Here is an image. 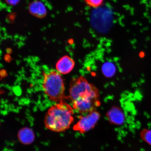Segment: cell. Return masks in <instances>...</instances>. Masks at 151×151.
<instances>
[{"label":"cell","instance_id":"1","mask_svg":"<svg viewBox=\"0 0 151 151\" xmlns=\"http://www.w3.org/2000/svg\"><path fill=\"white\" fill-rule=\"evenodd\" d=\"M73 108L65 101L52 106L45 119V126L50 131L60 132L69 128L74 121Z\"/></svg>","mask_w":151,"mask_h":151},{"label":"cell","instance_id":"2","mask_svg":"<svg viewBox=\"0 0 151 151\" xmlns=\"http://www.w3.org/2000/svg\"><path fill=\"white\" fill-rule=\"evenodd\" d=\"M60 73L55 70L44 73L42 85L45 93L57 103L64 101L65 99V84Z\"/></svg>","mask_w":151,"mask_h":151},{"label":"cell","instance_id":"3","mask_svg":"<svg viewBox=\"0 0 151 151\" xmlns=\"http://www.w3.org/2000/svg\"><path fill=\"white\" fill-rule=\"evenodd\" d=\"M69 99L73 102L80 98L99 99V90L82 76L73 78L71 81Z\"/></svg>","mask_w":151,"mask_h":151},{"label":"cell","instance_id":"4","mask_svg":"<svg viewBox=\"0 0 151 151\" xmlns=\"http://www.w3.org/2000/svg\"><path fill=\"white\" fill-rule=\"evenodd\" d=\"M100 116L99 113L96 110L81 116L78 122L73 126V130L81 133L89 131L95 127Z\"/></svg>","mask_w":151,"mask_h":151},{"label":"cell","instance_id":"5","mask_svg":"<svg viewBox=\"0 0 151 151\" xmlns=\"http://www.w3.org/2000/svg\"><path fill=\"white\" fill-rule=\"evenodd\" d=\"M73 103V109L81 114H85L96 110L101 104L99 99L87 98H80Z\"/></svg>","mask_w":151,"mask_h":151},{"label":"cell","instance_id":"6","mask_svg":"<svg viewBox=\"0 0 151 151\" xmlns=\"http://www.w3.org/2000/svg\"><path fill=\"white\" fill-rule=\"evenodd\" d=\"M73 60L68 56H65L58 60L56 64V69L58 72L63 74L70 73L74 67Z\"/></svg>","mask_w":151,"mask_h":151},{"label":"cell","instance_id":"7","mask_svg":"<svg viewBox=\"0 0 151 151\" xmlns=\"http://www.w3.org/2000/svg\"><path fill=\"white\" fill-rule=\"evenodd\" d=\"M107 117L109 122L116 125H122L125 120V116L122 111L119 107L114 106L107 113Z\"/></svg>","mask_w":151,"mask_h":151},{"label":"cell","instance_id":"8","mask_svg":"<svg viewBox=\"0 0 151 151\" xmlns=\"http://www.w3.org/2000/svg\"><path fill=\"white\" fill-rule=\"evenodd\" d=\"M18 137L20 143L28 145L32 143L35 139V134L32 130L29 128L24 127L19 131Z\"/></svg>","mask_w":151,"mask_h":151},{"label":"cell","instance_id":"9","mask_svg":"<svg viewBox=\"0 0 151 151\" xmlns=\"http://www.w3.org/2000/svg\"><path fill=\"white\" fill-rule=\"evenodd\" d=\"M29 10L32 14L39 17H42L46 14V9L44 5L39 1L32 3L29 6Z\"/></svg>","mask_w":151,"mask_h":151},{"label":"cell","instance_id":"10","mask_svg":"<svg viewBox=\"0 0 151 151\" xmlns=\"http://www.w3.org/2000/svg\"><path fill=\"white\" fill-rule=\"evenodd\" d=\"M102 71L105 76L111 77L114 75L116 72V67L114 64L111 62H106L102 67Z\"/></svg>","mask_w":151,"mask_h":151},{"label":"cell","instance_id":"11","mask_svg":"<svg viewBox=\"0 0 151 151\" xmlns=\"http://www.w3.org/2000/svg\"><path fill=\"white\" fill-rule=\"evenodd\" d=\"M104 0H84L87 5L92 8H97L99 7L104 3Z\"/></svg>","mask_w":151,"mask_h":151},{"label":"cell","instance_id":"12","mask_svg":"<svg viewBox=\"0 0 151 151\" xmlns=\"http://www.w3.org/2000/svg\"><path fill=\"white\" fill-rule=\"evenodd\" d=\"M141 137L149 145H151V130H145L141 133Z\"/></svg>","mask_w":151,"mask_h":151},{"label":"cell","instance_id":"13","mask_svg":"<svg viewBox=\"0 0 151 151\" xmlns=\"http://www.w3.org/2000/svg\"><path fill=\"white\" fill-rule=\"evenodd\" d=\"M6 1L9 4L14 5L18 2L19 0H6Z\"/></svg>","mask_w":151,"mask_h":151}]
</instances>
